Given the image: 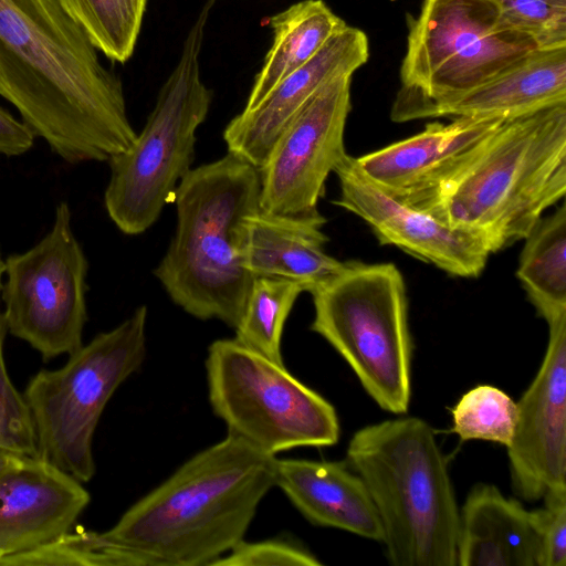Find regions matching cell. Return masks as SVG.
I'll return each mask as SVG.
<instances>
[{"mask_svg": "<svg viewBox=\"0 0 566 566\" xmlns=\"http://www.w3.org/2000/svg\"><path fill=\"white\" fill-rule=\"evenodd\" d=\"M97 52L59 0H0V96L69 164L108 161L137 135Z\"/></svg>", "mask_w": 566, "mask_h": 566, "instance_id": "1", "label": "cell"}, {"mask_svg": "<svg viewBox=\"0 0 566 566\" xmlns=\"http://www.w3.org/2000/svg\"><path fill=\"white\" fill-rule=\"evenodd\" d=\"M274 455L227 434L133 504L104 537L124 566H208L244 535L275 486Z\"/></svg>", "mask_w": 566, "mask_h": 566, "instance_id": "2", "label": "cell"}, {"mask_svg": "<svg viewBox=\"0 0 566 566\" xmlns=\"http://www.w3.org/2000/svg\"><path fill=\"white\" fill-rule=\"evenodd\" d=\"M566 193V103L506 119L449 178L408 200L482 237L491 253L523 240Z\"/></svg>", "mask_w": 566, "mask_h": 566, "instance_id": "3", "label": "cell"}, {"mask_svg": "<svg viewBox=\"0 0 566 566\" xmlns=\"http://www.w3.org/2000/svg\"><path fill=\"white\" fill-rule=\"evenodd\" d=\"M260 196L259 169L231 153L180 181L176 231L154 274L186 313L238 326L254 279L244 266L247 220Z\"/></svg>", "mask_w": 566, "mask_h": 566, "instance_id": "4", "label": "cell"}, {"mask_svg": "<svg viewBox=\"0 0 566 566\" xmlns=\"http://www.w3.org/2000/svg\"><path fill=\"white\" fill-rule=\"evenodd\" d=\"M347 463L377 509L395 566H457L460 511L431 427L408 417L366 426L352 437Z\"/></svg>", "mask_w": 566, "mask_h": 566, "instance_id": "5", "label": "cell"}, {"mask_svg": "<svg viewBox=\"0 0 566 566\" xmlns=\"http://www.w3.org/2000/svg\"><path fill=\"white\" fill-rule=\"evenodd\" d=\"M214 1L207 0L188 31L179 60L144 128L126 150L108 160L111 178L104 203L111 220L125 234L149 229L191 170L196 132L212 101V92L201 80L199 59Z\"/></svg>", "mask_w": 566, "mask_h": 566, "instance_id": "6", "label": "cell"}, {"mask_svg": "<svg viewBox=\"0 0 566 566\" xmlns=\"http://www.w3.org/2000/svg\"><path fill=\"white\" fill-rule=\"evenodd\" d=\"M535 49L503 20L493 0H423L418 17L409 18L391 119L432 117L439 106Z\"/></svg>", "mask_w": 566, "mask_h": 566, "instance_id": "7", "label": "cell"}, {"mask_svg": "<svg viewBox=\"0 0 566 566\" xmlns=\"http://www.w3.org/2000/svg\"><path fill=\"white\" fill-rule=\"evenodd\" d=\"M311 294V329L346 360L381 409L407 412L412 338L406 285L397 266L345 262L338 274Z\"/></svg>", "mask_w": 566, "mask_h": 566, "instance_id": "8", "label": "cell"}, {"mask_svg": "<svg viewBox=\"0 0 566 566\" xmlns=\"http://www.w3.org/2000/svg\"><path fill=\"white\" fill-rule=\"evenodd\" d=\"M147 307L139 306L115 328L96 335L55 370H41L24 391L39 458L88 482L95 473L93 436L116 389L146 357Z\"/></svg>", "mask_w": 566, "mask_h": 566, "instance_id": "9", "label": "cell"}, {"mask_svg": "<svg viewBox=\"0 0 566 566\" xmlns=\"http://www.w3.org/2000/svg\"><path fill=\"white\" fill-rule=\"evenodd\" d=\"M209 401L228 433L274 455L297 447H328L339 439L335 408L283 364L218 339L206 359Z\"/></svg>", "mask_w": 566, "mask_h": 566, "instance_id": "10", "label": "cell"}, {"mask_svg": "<svg viewBox=\"0 0 566 566\" xmlns=\"http://www.w3.org/2000/svg\"><path fill=\"white\" fill-rule=\"evenodd\" d=\"M4 263L7 331L43 359L76 352L87 319L88 263L74 235L67 202L56 206L51 230L35 245Z\"/></svg>", "mask_w": 566, "mask_h": 566, "instance_id": "11", "label": "cell"}, {"mask_svg": "<svg viewBox=\"0 0 566 566\" xmlns=\"http://www.w3.org/2000/svg\"><path fill=\"white\" fill-rule=\"evenodd\" d=\"M352 76L323 85L284 128L259 169L261 210L295 217L319 213L327 177L347 155Z\"/></svg>", "mask_w": 566, "mask_h": 566, "instance_id": "12", "label": "cell"}, {"mask_svg": "<svg viewBox=\"0 0 566 566\" xmlns=\"http://www.w3.org/2000/svg\"><path fill=\"white\" fill-rule=\"evenodd\" d=\"M546 323V352L516 402V428L506 448L513 488L525 501L566 490V312Z\"/></svg>", "mask_w": 566, "mask_h": 566, "instance_id": "13", "label": "cell"}, {"mask_svg": "<svg viewBox=\"0 0 566 566\" xmlns=\"http://www.w3.org/2000/svg\"><path fill=\"white\" fill-rule=\"evenodd\" d=\"M334 172L340 186L334 203L365 220L381 244L395 245L455 276L476 277L484 270L492 253L482 237L390 196L369 180L349 155Z\"/></svg>", "mask_w": 566, "mask_h": 566, "instance_id": "14", "label": "cell"}, {"mask_svg": "<svg viewBox=\"0 0 566 566\" xmlns=\"http://www.w3.org/2000/svg\"><path fill=\"white\" fill-rule=\"evenodd\" d=\"M368 56L365 32L344 25L256 107L243 109L229 122L223 130L228 153L261 169L284 128L312 96L332 80L353 75Z\"/></svg>", "mask_w": 566, "mask_h": 566, "instance_id": "15", "label": "cell"}, {"mask_svg": "<svg viewBox=\"0 0 566 566\" xmlns=\"http://www.w3.org/2000/svg\"><path fill=\"white\" fill-rule=\"evenodd\" d=\"M504 120L496 116H458L449 124L430 123L422 132L355 160L376 186L408 200L462 168Z\"/></svg>", "mask_w": 566, "mask_h": 566, "instance_id": "16", "label": "cell"}, {"mask_svg": "<svg viewBox=\"0 0 566 566\" xmlns=\"http://www.w3.org/2000/svg\"><path fill=\"white\" fill-rule=\"evenodd\" d=\"M90 503L82 483L24 457L0 480V553L29 552L67 533Z\"/></svg>", "mask_w": 566, "mask_h": 566, "instance_id": "17", "label": "cell"}, {"mask_svg": "<svg viewBox=\"0 0 566 566\" xmlns=\"http://www.w3.org/2000/svg\"><path fill=\"white\" fill-rule=\"evenodd\" d=\"M542 509L527 511L491 484L475 485L460 511V566H541Z\"/></svg>", "mask_w": 566, "mask_h": 566, "instance_id": "18", "label": "cell"}, {"mask_svg": "<svg viewBox=\"0 0 566 566\" xmlns=\"http://www.w3.org/2000/svg\"><path fill=\"white\" fill-rule=\"evenodd\" d=\"M275 486L310 523L382 542L377 509L347 461L276 459Z\"/></svg>", "mask_w": 566, "mask_h": 566, "instance_id": "19", "label": "cell"}, {"mask_svg": "<svg viewBox=\"0 0 566 566\" xmlns=\"http://www.w3.org/2000/svg\"><path fill=\"white\" fill-rule=\"evenodd\" d=\"M321 214L283 216L258 210L247 220L244 266L253 277L272 276L312 292L338 274L345 262L328 255Z\"/></svg>", "mask_w": 566, "mask_h": 566, "instance_id": "20", "label": "cell"}, {"mask_svg": "<svg viewBox=\"0 0 566 566\" xmlns=\"http://www.w3.org/2000/svg\"><path fill=\"white\" fill-rule=\"evenodd\" d=\"M566 103V46L535 49L478 87L439 106L432 117L506 119Z\"/></svg>", "mask_w": 566, "mask_h": 566, "instance_id": "21", "label": "cell"}, {"mask_svg": "<svg viewBox=\"0 0 566 566\" xmlns=\"http://www.w3.org/2000/svg\"><path fill=\"white\" fill-rule=\"evenodd\" d=\"M273 41L243 109L256 107L285 77L311 61L346 22L323 0H302L270 17Z\"/></svg>", "mask_w": 566, "mask_h": 566, "instance_id": "22", "label": "cell"}, {"mask_svg": "<svg viewBox=\"0 0 566 566\" xmlns=\"http://www.w3.org/2000/svg\"><path fill=\"white\" fill-rule=\"evenodd\" d=\"M516 275L545 321L566 312V206L542 217L531 229Z\"/></svg>", "mask_w": 566, "mask_h": 566, "instance_id": "23", "label": "cell"}, {"mask_svg": "<svg viewBox=\"0 0 566 566\" xmlns=\"http://www.w3.org/2000/svg\"><path fill=\"white\" fill-rule=\"evenodd\" d=\"M303 284L287 279L256 276L249 291L235 339L242 345L283 364L281 339L284 324Z\"/></svg>", "mask_w": 566, "mask_h": 566, "instance_id": "24", "label": "cell"}, {"mask_svg": "<svg viewBox=\"0 0 566 566\" xmlns=\"http://www.w3.org/2000/svg\"><path fill=\"white\" fill-rule=\"evenodd\" d=\"M148 0H59L107 59L127 62L135 50Z\"/></svg>", "mask_w": 566, "mask_h": 566, "instance_id": "25", "label": "cell"}, {"mask_svg": "<svg viewBox=\"0 0 566 566\" xmlns=\"http://www.w3.org/2000/svg\"><path fill=\"white\" fill-rule=\"evenodd\" d=\"M452 431L462 441L485 440L507 448L516 428L517 407L501 389L480 385L461 397L452 409Z\"/></svg>", "mask_w": 566, "mask_h": 566, "instance_id": "26", "label": "cell"}, {"mask_svg": "<svg viewBox=\"0 0 566 566\" xmlns=\"http://www.w3.org/2000/svg\"><path fill=\"white\" fill-rule=\"evenodd\" d=\"M0 566H124L116 547L102 533L70 531L29 552L3 555Z\"/></svg>", "mask_w": 566, "mask_h": 566, "instance_id": "27", "label": "cell"}, {"mask_svg": "<svg viewBox=\"0 0 566 566\" xmlns=\"http://www.w3.org/2000/svg\"><path fill=\"white\" fill-rule=\"evenodd\" d=\"M503 20L537 49L566 46V0H493Z\"/></svg>", "mask_w": 566, "mask_h": 566, "instance_id": "28", "label": "cell"}, {"mask_svg": "<svg viewBox=\"0 0 566 566\" xmlns=\"http://www.w3.org/2000/svg\"><path fill=\"white\" fill-rule=\"evenodd\" d=\"M7 332L3 313L0 312V446L25 457L39 458L30 408L6 369L3 340Z\"/></svg>", "mask_w": 566, "mask_h": 566, "instance_id": "29", "label": "cell"}, {"mask_svg": "<svg viewBox=\"0 0 566 566\" xmlns=\"http://www.w3.org/2000/svg\"><path fill=\"white\" fill-rule=\"evenodd\" d=\"M322 562L301 544L283 538L242 539L212 566H321Z\"/></svg>", "mask_w": 566, "mask_h": 566, "instance_id": "30", "label": "cell"}, {"mask_svg": "<svg viewBox=\"0 0 566 566\" xmlns=\"http://www.w3.org/2000/svg\"><path fill=\"white\" fill-rule=\"evenodd\" d=\"M543 499L541 566H566V490L551 491Z\"/></svg>", "mask_w": 566, "mask_h": 566, "instance_id": "31", "label": "cell"}, {"mask_svg": "<svg viewBox=\"0 0 566 566\" xmlns=\"http://www.w3.org/2000/svg\"><path fill=\"white\" fill-rule=\"evenodd\" d=\"M34 137L22 120L0 107V155L13 157L27 153L33 146Z\"/></svg>", "mask_w": 566, "mask_h": 566, "instance_id": "32", "label": "cell"}, {"mask_svg": "<svg viewBox=\"0 0 566 566\" xmlns=\"http://www.w3.org/2000/svg\"><path fill=\"white\" fill-rule=\"evenodd\" d=\"M25 455L15 453L0 446V480L14 467H17Z\"/></svg>", "mask_w": 566, "mask_h": 566, "instance_id": "33", "label": "cell"}, {"mask_svg": "<svg viewBox=\"0 0 566 566\" xmlns=\"http://www.w3.org/2000/svg\"><path fill=\"white\" fill-rule=\"evenodd\" d=\"M4 272H6V263L2 260L1 254H0V293L2 290V284H3L2 279L4 276Z\"/></svg>", "mask_w": 566, "mask_h": 566, "instance_id": "34", "label": "cell"}, {"mask_svg": "<svg viewBox=\"0 0 566 566\" xmlns=\"http://www.w3.org/2000/svg\"><path fill=\"white\" fill-rule=\"evenodd\" d=\"M2 557V554L0 553V558Z\"/></svg>", "mask_w": 566, "mask_h": 566, "instance_id": "35", "label": "cell"}]
</instances>
